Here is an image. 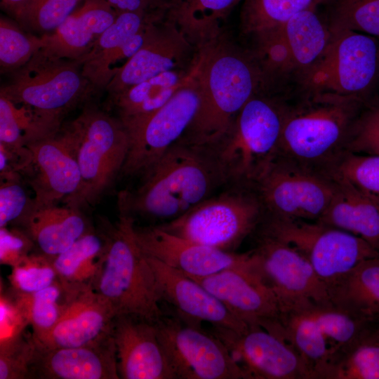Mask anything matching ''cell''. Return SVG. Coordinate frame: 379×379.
<instances>
[{"mask_svg":"<svg viewBox=\"0 0 379 379\" xmlns=\"http://www.w3.org/2000/svg\"><path fill=\"white\" fill-rule=\"evenodd\" d=\"M140 176L137 187L119 193V212L161 223L178 218L227 185L211 147L182 139Z\"/></svg>","mask_w":379,"mask_h":379,"instance_id":"6da1fadb","label":"cell"},{"mask_svg":"<svg viewBox=\"0 0 379 379\" xmlns=\"http://www.w3.org/2000/svg\"><path fill=\"white\" fill-rule=\"evenodd\" d=\"M195 63L200 103L197 115L180 138L211 146L227 131L244 105L265 84L253 53L222 38V34L198 48Z\"/></svg>","mask_w":379,"mask_h":379,"instance_id":"7a4b0ae2","label":"cell"},{"mask_svg":"<svg viewBox=\"0 0 379 379\" xmlns=\"http://www.w3.org/2000/svg\"><path fill=\"white\" fill-rule=\"evenodd\" d=\"M305 98L297 106H285L278 156L321 171L345 151L364 102L332 93Z\"/></svg>","mask_w":379,"mask_h":379,"instance_id":"3957f363","label":"cell"},{"mask_svg":"<svg viewBox=\"0 0 379 379\" xmlns=\"http://www.w3.org/2000/svg\"><path fill=\"white\" fill-rule=\"evenodd\" d=\"M135 219L120 213L105 236V248L93 284L115 317L133 315L152 322L164 314L153 270L134 235Z\"/></svg>","mask_w":379,"mask_h":379,"instance_id":"277c9868","label":"cell"},{"mask_svg":"<svg viewBox=\"0 0 379 379\" xmlns=\"http://www.w3.org/2000/svg\"><path fill=\"white\" fill-rule=\"evenodd\" d=\"M285 105L254 95L212 149L227 185L253 186L278 156Z\"/></svg>","mask_w":379,"mask_h":379,"instance_id":"5b68a950","label":"cell"},{"mask_svg":"<svg viewBox=\"0 0 379 379\" xmlns=\"http://www.w3.org/2000/svg\"><path fill=\"white\" fill-rule=\"evenodd\" d=\"M66 128L81 180L77 191L64 200L80 209L93 204L121 174L130 139L119 119L93 107H85Z\"/></svg>","mask_w":379,"mask_h":379,"instance_id":"8992f818","label":"cell"},{"mask_svg":"<svg viewBox=\"0 0 379 379\" xmlns=\"http://www.w3.org/2000/svg\"><path fill=\"white\" fill-rule=\"evenodd\" d=\"M264 208L253 186L230 184L178 218L157 226L182 238L234 251L253 235Z\"/></svg>","mask_w":379,"mask_h":379,"instance_id":"52a82bcc","label":"cell"},{"mask_svg":"<svg viewBox=\"0 0 379 379\" xmlns=\"http://www.w3.org/2000/svg\"><path fill=\"white\" fill-rule=\"evenodd\" d=\"M81 67L80 60L48 59L35 53L1 88L0 95L31 109L55 134L65 114L94 88L84 77Z\"/></svg>","mask_w":379,"mask_h":379,"instance_id":"ba28073f","label":"cell"},{"mask_svg":"<svg viewBox=\"0 0 379 379\" xmlns=\"http://www.w3.org/2000/svg\"><path fill=\"white\" fill-rule=\"evenodd\" d=\"M321 57L296 77L306 94L332 93L364 102L379 80V39L352 30H331Z\"/></svg>","mask_w":379,"mask_h":379,"instance_id":"9c48e42d","label":"cell"},{"mask_svg":"<svg viewBox=\"0 0 379 379\" xmlns=\"http://www.w3.org/2000/svg\"><path fill=\"white\" fill-rule=\"evenodd\" d=\"M255 233L279 239L298 251L329 293L358 264L379 255L363 239L319 221L263 216Z\"/></svg>","mask_w":379,"mask_h":379,"instance_id":"30bf717a","label":"cell"},{"mask_svg":"<svg viewBox=\"0 0 379 379\" xmlns=\"http://www.w3.org/2000/svg\"><path fill=\"white\" fill-rule=\"evenodd\" d=\"M253 187L264 216L318 221L333 197L336 184L321 170L277 156Z\"/></svg>","mask_w":379,"mask_h":379,"instance_id":"8fae6325","label":"cell"},{"mask_svg":"<svg viewBox=\"0 0 379 379\" xmlns=\"http://www.w3.org/2000/svg\"><path fill=\"white\" fill-rule=\"evenodd\" d=\"M175 379H243L222 340L172 312L154 322Z\"/></svg>","mask_w":379,"mask_h":379,"instance_id":"7c38bea8","label":"cell"},{"mask_svg":"<svg viewBox=\"0 0 379 379\" xmlns=\"http://www.w3.org/2000/svg\"><path fill=\"white\" fill-rule=\"evenodd\" d=\"M331 37L328 20L319 14L318 8L305 10L255 36L258 50L253 54L265 84L274 78H296L321 57Z\"/></svg>","mask_w":379,"mask_h":379,"instance_id":"4fadbf2b","label":"cell"},{"mask_svg":"<svg viewBox=\"0 0 379 379\" xmlns=\"http://www.w3.org/2000/svg\"><path fill=\"white\" fill-rule=\"evenodd\" d=\"M251 250L262 282L276 297L280 311L310 302L330 300V293L307 259L289 244L255 233Z\"/></svg>","mask_w":379,"mask_h":379,"instance_id":"5bb4252c","label":"cell"},{"mask_svg":"<svg viewBox=\"0 0 379 379\" xmlns=\"http://www.w3.org/2000/svg\"><path fill=\"white\" fill-rule=\"evenodd\" d=\"M197 73V72H196ZM200 103L196 74L158 109L131 140L121 173L141 175L185 134Z\"/></svg>","mask_w":379,"mask_h":379,"instance_id":"9a60e30c","label":"cell"},{"mask_svg":"<svg viewBox=\"0 0 379 379\" xmlns=\"http://www.w3.org/2000/svg\"><path fill=\"white\" fill-rule=\"evenodd\" d=\"M209 331L227 347L243 379H310L297 352L261 327L248 326L236 331L211 326Z\"/></svg>","mask_w":379,"mask_h":379,"instance_id":"2e32d148","label":"cell"},{"mask_svg":"<svg viewBox=\"0 0 379 379\" xmlns=\"http://www.w3.org/2000/svg\"><path fill=\"white\" fill-rule=\"evenodd\" d=\"M135 239L143 252L190 277H203L237 269L256 274L251 251H227L171 234L157 225H134Z\"/></svg>","mask_w":379,"mask_h":379,"instance_id":"e0dca14e","label":"cell"},{"mask_svg":"<svg viewBox=\"0 0 379 379\" xmlns=\"http://www.w3.org/2000/svg\"><path fill=\"white\" fill-rule=\"evenodd\" d=\"M198 48L166 16L151 22L138 51L119 68L106 86L111 98L164 72L190 68Z\"/></svg>","mask_w":379,"mask_h":379,"instance_id":"ac0fdd59","label":"cell"},{"mask_svg":"<svg viewBox=\"0 0 379 379\" xmlns=\"http://www.w3.org/2000/svg\"><path fill=\"white\" fill-rule=\"evenodd\" d=\"M190 278L215 295L247 326L261 327L277 336L281 314L278 301L256 274L229 269L206 277Z\"/></svg>","mask_w":379,"mask_h":379,"instance_id":"d6986e66","label":"cell"},{"mask_svg":"<svg viewBox=\"0 0 379 379\" xmlns=\"http://www.w3.org/2000/svg\"><path fill=\"white\" fill-rule=\"evenodd\" d=\"M26 147L31 153L27 169L32 171L29 184L34 194L30 209L56 205L77 191L80 171L66 127Z\"/></svg>","mask_w":379,"mask_h":379,"instance_id":"ffe728a7","label":"cell"},{"mask_svg":"<svg viewBox=\"0 0 379 379\" xmlns=\"http://www.w3.org/2000/svg\"><path fill=\"white\" fill-rule=\"evenodd\" d=\"M147 258L155 276L160 302H166L171 312L198 324L205 321L236 331L248 327L200 284L154 258Z\"/></svg>","mask_w":379,"mask_h":379,"instance_id":"44dd1931","label":"cell"},{"mask_svg":"<svg viewBox=\"0 0 379 379\" xmlns=\"http://www.w3.org/2000/svg\"><path fill=\"white\" fill-rule=\"evenodd\" d=\"M113 338L122 379H175L154 322L133 315L116 317Z\"/></svg>","mask_w":379,"mask_h":379,"instance_id":"7402d4cb","label":"cell"},{"mask_svg":"<svg viewBox=\"0 0 379 379\" xmlns=\"http://www.w3.org/2000/svg\"><path fill=\"white\" fill-rule=\"evenodd\" d=\"M31 378L119 379L112 333L78 347L48 348L36 344L29 368Z\"/></svg>","mask_w":379,"mask_h":379,"instance_id":"603a6c76","label":"cell"},{"mask_svg":"<svg viewBox=\"0 0 379 379\" xmlns=\"http://www.w3.org/2000/svg\"><path fill=\"white\" fill-rule=\"evenodd\" d=\"M61 315L39 346L73 347L87 345L112 333L115 314L93 286L65 290Z\"/></svg>","mask_w":379,"mask_h":379,"instance_id":"cb8c5ba5","label":"cell"},{"mask_svg":"<svg viewBox=\"0 0 379 379\" xmlns=\"http://www.w3.org/2000/svg\"><path fill=\"white\" fill-rule=\"evenodd\" d=\"M298 309L312 318L326 339L330 350L324 373L357 347L379 341V319L333 302H310ZM289 310V309H288Z\"/></svg>","mask_w":379,"mask_h":379,"instance_id":"d4e9b609","label":"cell"},{"mask_svg":"<svg viewBox=\"0 0 379 379\" xmlns=\"http://www.w3.org/2000/svg\"><path fill=\"white\" fill-rule=\"evenodd\" d=\"M117 15L102 0H86L53 32L42 35L44 46L36 54L48 59L79 60Z\"/></svg>","mask_w":379,"mask_h":379,"instance_id":"484cf974","label":"cell"},{"mask_svg":"<svg viewBox=\"0 0 379 379\" xmlns=\"http://www.w3.org/2000/svg\"><path fill=\"white\" fill-rule=\"evenodd\" d=\"M195 60L190 68L164 72L112 97L118 119L130 141L148 119L195 76Z\"/></svg>","mask_w":379,"mask_h":379,"instance_id":"4316f807","label":"cell"},{"mask_svg":"<svg viewBox=\"0 0 379 379\" xmlns=\"http://www.w3.org/2000/svg\"><path fill=\"white\" fill-rule=\"evenodd\" d=\"M333 179L336 184L333 197L318 221L356 235L379 251V201L347 182Z\"/></svg>","mask_w":379,"mask_h":379,"instance_id":"83f0119b","label":"cell"},{"mask_svg":"<svg viewBox=\"0 0 379 379\" xmlns=\"http://www.w3.org/2000/svg\"><path fill=\"white\" fill-rule=\"evenodd\" d=\"M20 220L34 244L51 258L90 231L80 209L67 206L29 209Z\"/></svg>","mask_w":379,"mask_h":379,"instance_id":"f1b7e54d","label":"cell"},{"mask_svg":"<svg viewBox=\"0 0 379 379\" xmlns=\"http://www.w3.org/2000/svg\"><path fill=\"white\" fill-rule=\"evenodd\" d=\"M278 337L297 352L310 379H322L330 350L326 338L312 318L298 309L281 312Z\"/></svg>","mask_w":379,"mask_h":379,"instance_id":"f546056e","label":"cell"},{"mask_svg":"<svg viewBox=\"0 0 379 379\" xmlns=\"http://www.w3.org/2000/svg\"><path fill=\"white\" fill-rule=\"evenodd\" d=\"M241 1L181 0L166 16L199 48L221 34L223 22Z\"/></svg>","mask_w":379,"mask_h":379,"instance_id":"4dcf8cb0","label":"cell"},{"mask_svg":"<svg viewBox=\"0 0 379 379\" xmlns=\"http://www.w3.org/2000/svg\"><path fill=\"white\" fill-rule=\"evenodd\" d=\"M105 238L88 231L52 258L58 280L65 289L93 286L101 267Z\"/></svg>","mask_w":379,"mask_h":379,"instance_id":"1f68e13d","label":"cell"},{"mask_svg":"<svg viewBox=\"0 0 379 379\" xmlns=\"http://www.w3.org/2000/svg\"><path fill=\"white\" fill-rule=\"evenodd\" d=\"M333 302L379 319V255L363 260L330 291Z\"/></svg>","mask_w":379,"mask_h":379,"instance_id":"d6a6232c","label":"cell"},{"mask_svg":"<svg viewBox=\"0 0 379 379\" xmlns=\"http://www.w3.org/2000/svg\"><path fill=\"white\" fill-rule=\"evenodd\" d=\"M330 0H243L241 28L243 33L257 36L272 30L295 15L319 8Z\"/></svg>","mask_w":379,"mask_h":379,"instance_id":"836d02e7","label":"cell"},{"mask_svg":"<svg viewBox=\"0 0 379 379\" xmlns=\"http://www.w3.org/2000/svg\"><path fill=\"white\" fill-rule=\"evenodd\" d=\"M63 293L58 280L33 293L16 292V303L27 324L32 326L36 342L46 337L57 324L62 313Z\"/></svg>","mask_w":379,"mask_h":379,"instance_id":"e575fe53","label":"cell"},{"mask_svg":"<svg viewBox=\"0 0 379 379\" xmlns=\"http://www.w3.org/2000/svg\"><path fill=\"white\" fill-rule=\"evenodd\" d=\"M164 16L163 13H119L114 21L98 36L91 50L79 59L84 75L100 64L149 20Z\"/></svg>","mask_w":379,"mask_h":379,"instance_id":"d590c367","label":"cell"},{"mask_svg":"<svg viewBox=\"0 0 379 379\" xmlns=\"http://www.w3.org/2000/svg\"><path fill=\"white\" fill-rule=\"evenodd\" d=\"M323 171L379 201V155L345 151Z\"/></svg>","mask_w":379,"mask_h":379,"instance_id":"8d00e7d4","label":"cell"},{"mask_svg":"<svg viewBox=\"0 0 379 379\" xmlns=\"http://www.w3.org/2000/svg\"><path fill=\"white\" fill-rule=\"evenodd\" d=\"M331 30L348 29L379 39V0H333Z\"/></svg>","mask_w":379,"mask_h":379,"instance_id":"74e56055","label":"cell"},{"mask_svg":"<svg viewBox=\"0 0 379 379\" xmlns=\"http://www.w3.org/2000/svg\"><path fill=\"white\" fill-rule=\"evenodd\" d=\"M44 46L42 36L27 35L17 26L1 18L0 65L1 69L22 67Z\"/></svg>","mask_w":379,"mask_h":379,"instance_id":"f35d334b","label":"cell"},{"mask_svg":"<svg viewBox=\"0 0 379 379\" xmlns=\"http://www.w3.org/2000/svg\"><path fill=\"white\" fill-rule=\"evenodd\" d=\"M23 331L0 340V379L29 378L36 343L32 335L26 337Z\"/></svg>","mask_w":379,"mask_h":379,"instance_id":"ab89813d","label":"cell"},{"mask_svg":"<svg viewBox=\"0 0 379 379\" xmlns=\"http://www.w3.org/2000/svg\"><path fill=\"white\" fill-rule=\"evenodd\" d=\"M324 379H379V344L357 347L331 366Z\"/></svg>","mask_w":379,"mask_h":379,"instance_id":"60d3db41","label":"cell"},{"mask_svg":"<svg viewBox=\"0 0 379 379\" xmlns=\"http://www.w3.org/2000/svg\"><path fill=\"white\" fill-rule=\"evenodd\" d=\"M10 281L15 292L33 293L58 280L52 258L42 254L29 255L12 267Z\"/></svg>","mask_w":379,"mask_h":379,"instance_id":"b9f144b4","label":"cell"},{"mask_svg":"<svg viewBox=\"0 0 379 379\" xmlns=\"http://www.w3.org/2000/svg\"><path fill=\"white\" fill-rule=\"evenodd\" d=\"M81 1L29 0L20 19L36 32L48 34L74 11Z\"/></svg>","mask_w":379,"mask_h":379,"instance_id":"7bdbcfd3","label":"cell"},{"mask_svg":"<svg viewBox=\"0 0 379 379\" xmlns=\"http://www.w3.org/2000/svg\"><path fill=\"white\" fill-rule=\"evenodd\" d=\"M345 151L379 155V104L359 112L350 128Z\"/></svg>","mask_w":379,"mask_h":379,"instance_id":"ee69618b","label":"cell"},{"mask_svg":"<svg viewBox=\"0 0 379 379\" xmlns=\"http://www.w3.org/2000/svg\"><path fill=\"white\" fill-rule=\"evenodd\" d=\"M0 187V228L15 220H20L32 206L22 185L18 173L1 178Z\"/></svg>","mask_w":379,"mask_h":379,"instance_id":"f6af8a7d","label":"cell"},{"mask_svg":"<svg viewBox=\"0 0 379 379\" xmlns=\"http://www.w3.org/2000/svg\"><path fill=\"white\" fill-rule=\"evenodd\" d=\"M34 244L28 235L20 232L10 231L6 227L0 230V262L1 264L14 267L29 255Z\"/></svg>","mask_w":379,"mask_h":379,"instance_id":"bcb514c9","label":"cell"},{"mask_svg":"<svg viewBox=\"0 0 379 379\" xmlns=\"http://www.w3.org/2000/svg\"><path fill=\"white\" fill-rule=\"evenodd\" d=\"M118 14L121 13L131 12L139 13H155L161 12H151L152 10L167 13L159 9L149 0H102Z\"/></svg>","mask_w":379,"mask_h":379,"instance_id":"7dc6e473","label":"cell"},{"mask_svg":"<svg viewBox=\"0 0 379 379\" xmlns=\"http://www.w3.org/2000/svg\"><path fill=\"white\" fill-rule=\"evenodd\" d=\"M29 0H1V4L20 18L21 15Z\"/></svg>","mask_w":379,"mask_h":379,"instance_id":"c3c4849f","label":"cell"},{"mask_svg":"<svg viewBox=\"0 0 379 379\" xmlns=\"http://www.w3.org/2000/svg\"><path fill=\"white\" fill-rule=\"evenodd\" d=\"M180 1H181V0H176L175 4H178V2H180ZM175 5H174V6H175Z\"/></svg>","mask_w":379,"mask_h":379,"instance_id":"681fc988","label":"cell"},{"mask_svg":"<svg viewBox=\"0 0 379 379\" xmlns=\"http://www.w3.org/2000/svg\"><path fill=\"white\" fill-rule=\"evenodd\" d=\"M376 343H378V344H379V341H378V342H377Z\"/></svg>","mask_w":379,"mask_h":379,"instance_id":"f907efd6","label":"cell"}]
</instances>
